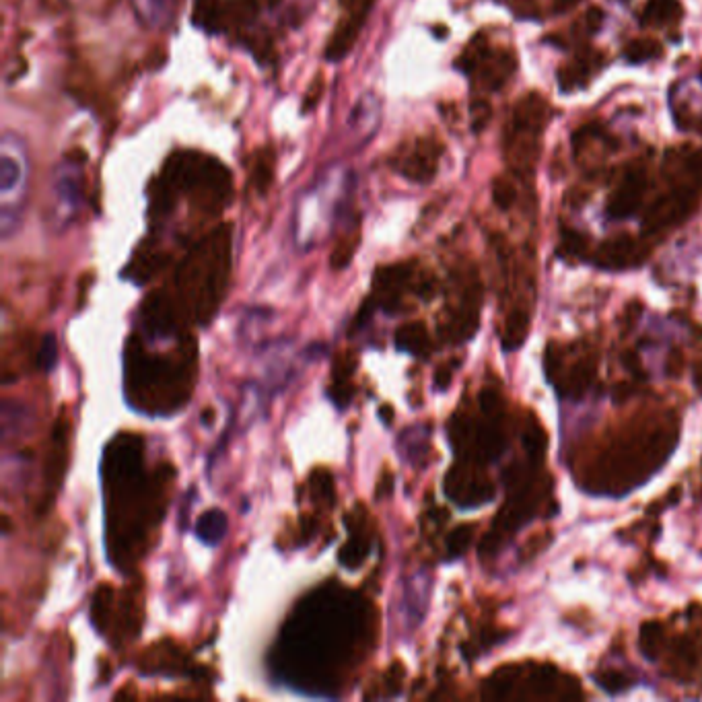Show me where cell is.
Here are the masks:
<instances>
[{
    "mask_svg": "<svg viewBox=\"0 0 702 702\" xmlns=\"http://www.w3.org/2000/svg\"><path fill=\"white\" fill-rule=\"evenodd\" d=\"M528 328H530V318L528 313L523 311H515L511 318L507 320L505 326V334H503V346L505 350H515L523 344L525 336H528Z\"/></svg>",
    "mask_w": 702,
    "mask_h": 702,
    "instance_id": "9a60e30c",
    "label": "cell"
},
{
    "mask_svg": "<svg viewBox=\"0 0 702 702\" xmlns=\"http://www.w3.org/2000/svg\"><path fill=\"white\" fill-rule=\"evenodd\" d=\"M672 188L659 196L645 215V229L659 231L684 221L702 196V151L674 149L663 163Z\"/></svg>",
    "mask_w": 702,
    "mask_h": 702,
    "instance_id": "3957f363",
    "label": "cell"
},
{
    "mask_svg": "<svg viewBox=\"0 0 702 702\" xmlns=\"http://www.w3.org/2000/svg\"><path fill=\"white\" fill-rule=\"evenodd\" d=\"M31 180V161L25 140L7 132L0 143V227L3 235H13L25 213Z\"/></svg>",
    "mask_w": 702,
    "mask_h": 702,
    "instance_id": "277c9868",
    "label": "cell"
},
{
    "mask_svg": "<svg viewBox=\"0 0 702 702\" xmlns=\"http://www.w3.org/2000/svg\"><path fill=\"white\" fill-rule=\"evenodd\" d=\"M136 21L145 29H163L169 25L175 0H130Z\"/></svg>",
    "mask_w": 702,
    "mask_h": 702,
    "instance_id": "7c38bea8",
    "label": "cell"
},
{
    "mask_svg": "<svg viewBox=\"0 0 702 702\" xmlns=\"http://www.w3.org/2000/svg\"><path fill=\"white\" fill-rule=\"evenodd\" d=\"M357 178L340 163L322 169L297 198L295 204V239L303 250L318 245L346 215L353 200Z\"/></svg>",
    "mask_w": 702,
    "mask_h": 702,
    "instance_id": "7a4b0ae2",
    "label": "cell"
},
{
    "mask_svg": "<svg viewBox=\"0 0 702 702\" xmlns=\"http://www.w3.org/2000/svg\"><path fill=\"white\" fill-rule=\"evenodd\" d=\"M472 534H474V528L472 525H460L458 530H455L449 540H447V550L451 556H460L466 552V548L470 546L472 542Z\"/></svg>",
    "mask_w": 702,
    "mask_h": 702,
    "instance_id": "ffe728a7",
    "label": "cell"
},
{
    "mask_svg": "<svg viewBox=\"0 0 702 702\" xmlns=\"http://www.w3.org/2000/svg\"><path fill=\"white\" fill-rule=\"evenodd\" d=\"M50 194L52 219L60 227H66L70 221L77 219L85 198V171L81 157L68 155L54 167L50 178Z\"/></svg>",
    "mask_w": 702,
    "mask_h": 702,
    "instance_id": "8992f818",
    "label": "cell"
},
{
    "mask_svg": "<svg viewBox=\"0 0 702 702\" xmlns=\"http://www.w3.org/2000/svg\"><path fill=\"white\" fill-rule=\"evenodd\" d=\"M511 684H513V674L507 672V670H503V672H499L493 680H490V684H488V690H490V692H488V694L493 696V698H503V696L509 694Z\"/></svg>",
    "mask_w": 702,
    "mask_h": 702,
    "instance_id": "cb8c5ba5",
    "label": "cell"
},
{
    "mask_svg": "<svg viewBox=\"0 0 702 702\" xmlns=\"http://www.w3.org/2000/svg\"><path fill=\"white\" fill-rule=\"evenodd\" d=\"M110 602H112V591L108 589V585L99 587L95 593V600H93V612L99 610V616H95V624L101 628L105 624V610L110 608Z\"/></svg>",
    "mask_w": 702,
    "mask_h": 702,
    "instance_id": "603a6c76",
    "label": "cell"
},
{
    "mask_svg": "<svg viewBox=\"0 0 702 702\" xmlns=\"http://www.w3.org/2000/svg\"><path fill=\"white\" fill-rule=\"evenodd\" d=\"M379 126H381V99L373 91H365L348 114L346 130L350 138L355 140V147L361 149L371 143Z\"/></svg>",
    "mask_w": 702,
    "mask_h": 702,
    "instance_id": "9c48e42d",
    "label": "cell"
},
{
    "mask_svg": "<svg viewBox=\"0 0 702 702\" xmlns=\"http://www.w3.org/2000/svg\"><path fill=\"white\" fill-rule=\"evenodd\" d=\"M645 657L649 659H655L661 645H663V626L657 624V622H651V624H645L643 630H641V641H639Z\"/></svg>",
    "mask_w": 702,
    "mask_h": 702,
    "instance_id": "e0dca14e",
    "label": "cell"
},
{
    "mask_svg": "<svg viewBox=\"0 0 702 702\" xmlns=\"http://www.w3.org/2000/svg\"><path fill=\"white\" fill-rule=\"evenodd\" d=\"M229 530V519L221 509H208L196 521V536L208 546H217Z\"/></svg>",
    "mask_w": 702,
    "mask_h": 702,
    "instance_id": "5bb4252c",
    "label": "cell"
},
{
    "mask_svg": "<svg viewBox=\"0 0 702 702\" xmlns=\"http://www.w3.org/2000/svg\"><path fill=\"white\" fill-rule=\"evenodd\" d=\"M482 410L488 416H495L501 410V396L497 392H484L482 394Z\"/></svg>",
    "mask_w": 702,
    "mask_h": 702,
    "instance_id": "f1b7e54d",
    "label": "cell"
},
{
    "mask_svg": "<svg viewBox=\"0 0 702 702\" xmlns=\"http://www.w3.org/2000/svg\"><path fill=\"white\" fill-rule=\"evenodd\" d=\"M554 678H556V672H554V668H544V670H538L536 674H534V688L540 692V694H544V692H550L552 688H554Z\"/></svg>",
    "mask_w": 702,
    "mask_h": 702,
    "instance_id": "83f0119b",
    "label": "cell"
},
{
    "mask_svg": "<svg viewBox=\"0 0 702 702\" xmlns=\"http://www.w3.org/2000/svg\"><path fill=\"white\" fill-rule=\"evenodd\" d=\"M595 680H598V684L610 694L624 692L630 686V678L626 674H622V672H604L602 676H598Z\"/></svg>",
    "mask_w": 702,
    "mask_h": 702,
    "instance_id": "7402d4cb",
    "label": "cell"
},
{
    "mask_svg": "<svg viewBox=\"0 0 702 702\" xmlns=\"http://www.w3.org/2000/svg\"><path fill=\"white\" fill-rule=\"evenodd\" d=\"M639 262H641L639 243L630 235H618L608 239L598 252V264L608 270L628 268Z\"/></svg>",
    "mask_w": 702,
    "mask_h": 702,
    "instance_id": "8fae6325",
    "label": "cell"
},
{
    "mask_svg": "<svg viewBox=\"0 0 702 702\" xmlns=\"http://www.w3.org/2000/svg\"><path fill=\"white\" fill-rule=\"evenodd\" d=\"M460 64L464 66L466 73H478L484 87L499 89L515 73L517 60L509 52L490 50L482 38H476L474 44L466 50Z\"/></svg>",
    "mask_w": 702,
    "mask_h": 702,
    "instance_id": "52a82bcc",
    "label": "cell"
},
{
    "mask_svg": "<svg viewBox=\"0 0 702 702\" xmlns=\"http://www.w3.org/2000/svg\"><path fill=\"white\" fill-rule=\"evenodd\" d=\"M198 5H200V7H206V5H208V0H198Z\"/></svg>",
    "mask_w": 702,
    "mask_h": 702,
    "instance_id": "4dcf8cb0",
    "label": "cell"
},
{
    "mask_svg": "<svg viewBox=\"0 0 702 702\" xmlns=\"http://www.w3.org/2000/svg\"><path fill=\"white\" fill-rule=\"evenodd\" d=\"M663 52L661 44L653 38H641V40H633L626 48H624V56L628 62L633 64H643L649 60L659 58Z\"/></svg>",
    "mask_w": 702,
    "mask_h": 702,
    "instance_id": "2e32d148",
    "label": "cell"
},
{
    "mask_svg": "<svg viewBox=\"0 0 702 702\" xmlns=\"http://www.w3.org/2000/svg\"><path fill=\"white\" fill-rule=\"evenodd\" d=\"M58 361V344H56V336L54 334H46L40 346L38 353V367L42 371H52L56 367Z\"/></svg>",
    "mask_w": 702,
    "mask_h": 702,
    "instance_id": "d6986e66",
    "label": "cell"
},
{
    "mask_svg": "<svg viewBox=\"0 0 702 702\" xmlns=\"http://www.w3.org/2000/svg\"><path fill=\"white\" fill-rule=\"evenodd\" d=\"M579 0H552V7L556 13H567L569 9H573Z\"/></svg>",
    "mask_w": 702,
    "mask_h": 702,
    "instance_id": "f546056e",
    "label": "cell"
},
{
    "mask_svg": "<svg viewBox=\"0 0 702 702\" xmlns=\"http://www.w3.org/2000/svg\"><path fill=\"white\" fill-rule=\"evenodd\" d=\"M593 379V371L591 369H585V367H577L571 375V392H577V394H583L587 388H589V381Z\"/></svg>",
    "mask_w": 702,
    "mask_h": 702,
    "instance_id": "4316f807",
    "label": "cell"
},
{
    "mask_svg": "<svg viewBox=\"0 0 702 702\" xmlns=\"http://www.w3.org/2000/svg\"><path fill=\"white\" fill-rule=\"evenodd\" d=\"M398 344L404 350H410V353H420V350H425L427 346V332L423 326H406L400 330L398 334Z\"/></svg>",
    "mask_w": 702,
    "mask_h": 702,
    "instance_id": "ac0fdd59",
    "label": "cell"
},
{
    "mask_svg": "<svg viewBox=\"0 0 702 702\" xmlns=\"http://www.w3.org/2000/svg\"><path fill=\"white\" fill-rule=\"evenodd\" d=\"M563 250H567L569 256H581L587 250V237H583L577 231H565Z\"/></svg>",
    "mask_w": 702,
    "mask_h": 702,
    "instance_id": "d4e9b609",
    "label": "cell"
},
{
    "mask_svg": "<svg viewBox=\"0 0 702 702\" xmlns=\"http://www.w3.org/2000/svg\"><path fill=\"white\" fill-rule=\"evenodd\" d=\"M272 165H274L272 157H268V159L264 161V155H262V159L258 161V165H256V169H254V182H256V186L260 188V192H266V188L270 186V180H272Z\"/></svg>",
    "mask_w": 702,
    "mask_h": 702,
    "instance_id": "484cf974",
    "label": "cell"
},
{
    "mask_svg": "<svg viewBox=\"0 0 702 702\" xmlns=\"http://www.w3.org/2000/svg\"><path fill=\"white\" fill-rule=\"evenodd\" d=\"M493 198H495V202H497L499 208L507 210V208H511V206L515 204V200H517V190H515V186H513L511 182H507V180H497L495 186H493Z\"/></svg>",
    "mask_w": 702,
    "mask_h": 702,
    "instance_id": "44dd1931",
    "label": "cell"
},
{
    "mask_svg": "<svg viewBox=\"0 0 702 702\" xmlns=\"http://www.w3.org/2000/svg\"><path fill=\"white\" fill-rule=\"evenodd\" d=\"M548 124V103L542 95H525L511 114L505 149L517 171H532L538 159L540 138Z\"/></svg>",
    "mask_w": 702,
    "mask_h": 702,
    "instance_id": "5b68a950",
    "label": "cell"
},
{
    "mask_svg": "<svg viewBox=\"0 0 702 702\" xmlns=\"http://www.w3.org/2000/svg\"><path fill=\"white\" fill-rule=\"evenodd\" d=\"M682 17L680 0H647L641 13V23L649 27H668Z\"/></svg>",
    "mask_w": 702,
    "mask_h": 702,
    "instance_id": "4fadbf2b",
    "label": "cell"
},
{
    "mask_svg": "<svg viewBox=\"0 0 702 702\" xmlns=\"http://www.w3.org/2000/svg\"><path fill=\"white\" fill-rule=\"evenodd\" d=\"M647 184H649L647 171L641 165H630L610 196V202H608L610 219H628L630 215H635L639 206L643 204Z\"/></svg>",
    "mask_w": 702,
    "mask_h": 702,
    "instance_id": "ba28073f",
    "label": "cell"
},
{
    "mask_svg": "<svg viewBox=\"0 0 702 702\" xmlns=\"http://www.w3.org/2000/svg\"><path fill=\"white\" fill-rule=\"evenodd\" d=\"M365 602L342 585L311 591L287 620L272 653L274 672L299 690L330 694L359 657Z\"/></svg>",
    "mask_w": 702,
    "mask_h": 702,
    "instance_id": "6da1fadb",
    "label": "cell"
},
{
    "mask_svg": "<svg viewBox=\"0 0 702 702\" xmlns=\"http://www.w3.org/2000/svg\"><path fill=\"white\" fill-rule=\"evenodd\" d=\"M441 157V145L435 138H420L402 159V173L412 182L427 184L435 178Z\"/></svg>",
    "mask_w": 702,
    "mask_h": 702,
    "instance_id": "30bf717a",
    "label": "cell"
}]
</instances>
